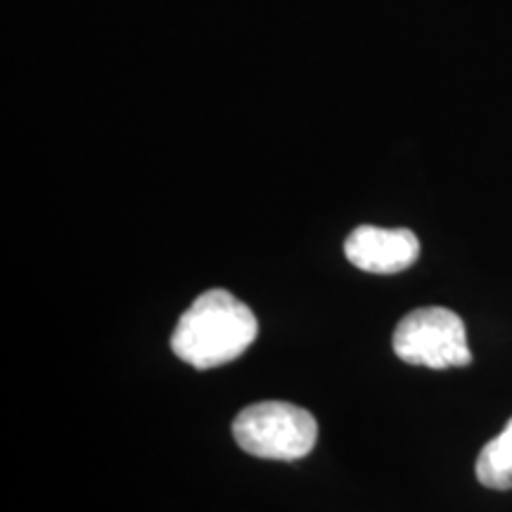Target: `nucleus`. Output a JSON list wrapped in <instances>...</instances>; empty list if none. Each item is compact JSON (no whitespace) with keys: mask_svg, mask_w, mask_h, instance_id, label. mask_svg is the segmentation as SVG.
<instances>
[{"mask_svg":"<svg viewBox=\"0 0 512 512\" xmlns=\"http://www.w3.org/2000/svg\"><path fill=\"white\" fill-rule=\"evenodd\" d=\"M233 437L249 456L299 460L316 446L318 422L297 403L259 401L238 413L233 420Z\"/></svg>","mask_w":512,"mask_h":512,"instance_id":"f03ea898","label":"nucleus"},{"mask_svg":"<svg viewBox=\"0 0 512 512\" xmlns=\"http://www.w3.org/2000/svg\"><path fill=\"white\" fill-rule=\"evenodd\" d=\"M259 335V320L242 299L223 287L202 292L178 318L171 351L197 370L226 366Z\"/></svg>","mask_w":512,"mask_h":512,"instance_id":"f257e3e1","label":"nucleus"},{"mask_svg":"<svg viewBox=\"0 0 512 512\" xmlns=\"http://www.w3.org/2000/svg\"><path fill=\"white\" fill-rule=\"evenodd\" d=\"M475 472L479 484L486 489H512V418L503 427V432L479 451Z\"/></svg>","mask_w":512,"mask_h":512,"instance_id":"39448f33","label":"nucleus"},{"mask_svg":"<svg viewBox=\"0 0 512 512\" xmlns=\"http://www.w3.org/2000/svg\"><path fill=\"white\" fill-rule=\"evenodd\" d=\"M392 347L401 361L432 370L465 368L472 361L463 318L444 306L406 313L396 325Z\"/></svg>","mask_w":512,"mask_h":512,"instance_id":"7ed1b4c3","label":"nucleus"},{"mask_svg":"<svg viewBox=\"0 0 512 512\" xmlns=\"http://www.w3.org/2000/svg\"><path fill=\"white\" fill-rule=\"evenodd\" d=\"M344 254L361 271L392 275L418 261L420 240L408 228L358 226L344 240Z\"/></svg>","mask_w":512,"mask_h":512,"instance_id":"20e7f679","label":"nucleus"}]
</instances>
